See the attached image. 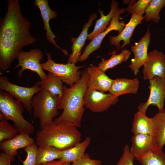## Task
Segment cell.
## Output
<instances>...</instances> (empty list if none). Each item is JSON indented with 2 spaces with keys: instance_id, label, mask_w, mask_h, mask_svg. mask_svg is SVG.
<instances>
[{
  "instance_id": "obj_1",
  "label": "cell",
  "mask_w": 165,
  "mask_h": 165,
  "mask_svg": "<svg viewBox=\"0 0 165 165\" xmlns=\"http://www.w3.org/2000/svg\"><path fill=\"white\" fill-rule=\"evenodd\" d=\"M7 11L0 19V72L7 70L23 48L35 43L31 23L23 15L18 0H8Z\"/></svg>"
},
{
  "instance_id": "obj_2",
  "label": "cell",
  "mask_w": 165,
  "mask_h": 165,
  "mask_svg": "<svg viewBox=\"0 0 165 165\" xmlns=\"http://www.w3.org/2000/svg\"><path fill=\"white\" fill-rule=\"evenodd\" d=\"M89 75L86 70L82 72L78 82L70 88L64 86L63 95L58 102V109H62L61 115L53 120L55 123L66 121L77 127L81 126L85 110L84 97L87 88Z\"/></svg>"
},
{
  "instance_id": "obj_3",
  "label": "cell",
  "mask_w": 165,
  "mask_h": 165,
  "mask_svg": "<svg viewBox=\"0 0 165 165\" xmlns=\"http://www.w3.org/2000/svg\"><path fill=\"white\" fill-rule=\"evenodd\" d=\"M77 128L68 122L53 121L37 131L35 144L38 147L49 145L61 151L67 149L81 142V133Z\"/></svg>"
},
{
  "instance_id": "obj_4",
  "label": "cell",
  "mask_w": 165,
  "mask_h": 165,
  "mask_svg": "<svg viewBox=\"0 0 165 165\" xmlns=\"http://www.w3.org/2000/svg\"><path fill=\"white\" fill-rule=\"evenodd\" d=\"M24 108L23 104L15 99L10 94L0 90V120H12L18 133L30 135L33 133L34 128L33 124L23 116Z\"/></svg>"
},
{
  "instance_id": "obj_5",
  "label": "cell",
  "mask_w": 165,
  "mask_h": 165,
  "mask_svg": "<svg viewBox=\"0 0 165 165\" xmlns=\"http://www.w3.org/2000/svg\"><path fill=\"white\" fill-rule=\"evenodd\" d=\"M58 101L56 96L43 89L33 97V116L39 119L40 129L52 123L53 119L58 114Z\"/></svg>"
},
{
  "instance_id": "obj_6",
  "label": "cell",
  "mask_w": 165,
  "mask_h": 165,
  "mask_svg": "<svg viewBox=\"0 0 165 165\" xmlns=\"http://www.w3.org/2000/svg\"><path fill=\"white\" fill-rule=\"evenodd\" d=\"M46 55V61L41 64L43 70L52 73L70 87L79 81L81 77V72L79 70L83 66H76L68 62L65 64L56 63L52 60L49 53H47Z\"/></svg>"
},
{
  "instance_id": "obj_7",
  "label": "cell",
  "mask_w": 165,
  "mask_h": 165,
  "mask_svg": "<svg viewBox=\"0 0 165 165\" xmlns=\"http://www.w3.org/2000/svg\"><path fill=\"white\" fill-rule=\"evenodd\" d=\"M0 88L10 94L16 101L21 103L31 115L32 111L33 97L34 94L42 89L36 83L31 87L18 86L10 82L7 76H0Z\"/></svg>"
},
{
  "instance_id": "obj_8",
  "label": "cell",
  "mask_w": 165,
  "mask_h": 165,
  "mask_svg": "<svg viewBox=\"0 0 165 165\" xmlns=\"http://www.w3.org/2000/svg\"><path fill=\"white\" fill-rule=\"evenodd\" d=\"M118 101V97L87 88L84 97L85 107L94 113L107 110Z\"/></svg>"
},
{
  "instance_id": "obj_9",
  "label": "cell",
  "mask_w": 165,
  "mask_h": 165,
  "mask_svg": "<svg viewBox=\"0 0 165 165\" xmlns=\"http://www.w3.org/2000/svg\"><path fill=\"white\" fill-rule=\"evenodd\" d=\"M43 57L42 51L38 49H33L28 51H22L17 56L18 64L12 70L21 66V69L18 72L19 78L21 76L24 70L28 69L35 72L39 75L41 80L43 79L46 76L40 63Z\"/></svg>"
},
{
  "instance_id": "obj_10",
  "label": "cell",
  "mask_w": 165,
  "mask_h": 165,
  "mask_svg": "<svg viewBox=\"0 0 165 165\" xmlns=\"http://www.w3.org/2000/svg\"><path fill=\"white\" fill-rule=\"evenodd\" d=\"M149 81V96L145 102L139 105L138 109L139 111L146 113L149 106L152 105L157 107L159 112H165L164 107L165 78L155 76Z\"/></svg>"
},
{
  "instance_id": "obj_11",
  "label": "cell",
  "mask_w": 165,
  "mask_h": 165,
  "mask_svg": "<svg viewBox=\"0 0 165 165\" xmlns=\"http://www.w3.org/2000/svg\"><path fill=\"white\" fill-rule=\"evenodd\" d=\"M126 11L124 8L121 9L119 12L112 20L109 25L104 31L95 36L85 47L83 53L81 55L79 61L82 62L86 60L93 52L100 47L102 41L105 36L112 30L117 31L119 34L124 28L125 24L123 21H119L121 14Z\"/></svg>"
},
{
  "instance_id": "obj_12",
  "label": "cell",
  "mask_w": 165,
  "mask_h": 165,
  "mask_svg": "<svg viewBox=\"0 0 165 165\" xmlns=\"http://www.w3.org/2000/svg\"><path fill=\"white\" fill-rule=\"evenodd\" d=\"M143 65L144 79L149 80L155 76L165 78V55L162 52L156 50L150 52Z\"/></svg>"
},
{
  "instance_id": "obj_13",
  "label": "cell",
  "mask_w": 165,
  "mask_h": 165,
  "mask_svg": "<svg viewBox=\"0 0 165 165\" xmlns=\"http://www.w3.org/2000/svg\"><path fill=\"white\" fill-rule=\"evenodd\" d=\"M150 37L151 33L148 29L140 40L131 47L134 57L129 67L135 75L138 74L140 68L148 58V49L150 42Z\"/></svg>"
},
{
  "instance_id": "obj_14",
  "label": "cell",
  "mask_w": 165,
  "mask_h": 165,
  "mask_svg": "<svg viewBox=\"0 0 165 165\" xmlns=\"http://www.w3.org/2000/svg\"><path fill=\"white\" fill-rule=\"evenodd\" d=\"M34 6L38 7L40 10L44 24L43 29L46 31L45 35L47 41L56 48L60 49L66 55L68 54L67 51L60 48L56 43L54 39L56 38L55 35L51 29L49 21L56 18L58 16L55 11L51 9L49 5L48 0H35Z\"/></svg>"
},
{
  "instance_id": "obj_15",
  "label": "cell",
  "mask_w": 165,
  "mask_h": 165,
  "mask_svg": "<svg viewBox=\"0 0 165 165\" xmlns=\"http://www.w3.org/2000/svg\"><path fill=\"white\" fill-rule=\"evenodd\" d=\"M89 75L87 87L103 92L109 91L113 79L107 75L98 67L92 65L86 69Z\"/></svg>"
},
{
  "instance_id": "obj_16",
  "label": "cell",
  "mask_w": 165,
  "mask_h": 165,
  "mask_svg": "<svg viewBox=\"0 0 165 165\" xmlns=\"http://www.w3.org/2000/svg\"><path fill=\"white\" fill-rule=\"evenodd\" d=\"M131 143L130 152L135 159L153 151L152 135L145 134H134L131 138Z\"/></svg>"
},
{
  "instance_id": "obj_17",
  "label": "cell",
  "mask_w": 165,
  "mask_h": 165,
  "mask_svg": "<svg viewBox=\"0 0 165 165\" xmlns=\"http://www.w3.org/2000/svg\"><path fill=\"white\" fill-rule=\"evenodd\" d=\"M144 19V16L142 15L132 14L130 21L125 24L122 31L116 36H110L109 41L111 45L119 48L120 42L123 41V43L120 47L123 48L125 46L130 44V39L133 31L138 25L141 24V21Z\"/></svg>"
},
{
  "instance_id": "obj_18",
  "label": "cell",
  "mask_w": 165,
  "mask_h": 165,
  "mask_svg": "<svg viewBox=\"0 0 165 165\" xmlns=\"http://www.w3.org/2000/svg\"><path fill=\"white\" fill-rule=\"evenodd\" d=\"M97 16V15L95 13L92 14L90 16L88 22L84 24L82 31L78 37L71 38V41L72 45L71 49L72 52L69 56L68 62L75 64L79 61L81 56V49L88 37L89 34L88 31L89 28L92 25L93 22Z\"/></svg>"
},
{
  "instance_id": "obj_19",
  "label": "cell",
  "mask_w": 165,
  "mask_h": 165,
  "mask_svg": "<svg viewBox=\"0 0 165 165\" xmlns=\"http://www.w3.org/2000/svg\"><path fill=\"white\" fill-rule=\"evenodd\" d=\"M35 143L34 140L27 134L22 133L13 138L0 143V149L11 155H17V150Z\"/></svg>"
},
{
  "instance_id": "obj_20",
  "label": "cell",
  "mask_w": 165,
  "mask_h": 165,
  "mask_svg": "<svg viewBox=\"0 0 165 165\" xmlns=\"http://www.w3.org/2000/svg\"><path fill=\"white\" fill-rule=\"evenodd\" d=\"M139 85V81L137 78L132 79L118 78L113 79L108 91L112 95L117 97L127 94H136Z\"/></svg>"
},
{
  "instance_id": "obj_21",
  "label": "cell",
  "mask_w": 165,
  "mask_h": 165,
  "mask_svg": "<svg viewBox=\"0 0 165 165\" xmlns=\"http://www.w3.org/2000/svg\"><path fill=\"white\" fill-rule=\"evenodd\" d=\"M121 9L119 8L118 2L114 0L111 2V10L108 14L105 15L103 11L99 9V12L101 15V17L96 20L94 29L89 34L87 39L91 40L96 35L105 30L109 25L112 20L119 12Z\"/></svg>"
},
{
  "instance_id": "obj_22",
  "label": "cell",
  "mask_w": 165,
  "mask_h": 165,
  "mask_svg": "<svg viewBox=\"0 0 165 165\" xmlns=\"http://www.w3.org/2000/svg\"><path fill=\"white\" fill-rule=\"evenodd\" d=\"M152 118L154 121L153 151L161 150L165 145V112H158Z\"/></svg>"
},
{
  "instance_id": "obj_23",
  "label": "cell",
  "mask_w": 165,
  "mask_h": 165,
  "mask_svg": "<svg viewBox=\"0 0 165 165\" xmlns=\"http://www.w3.org/2000/svg\"><path fill=\"white\" fill-rule=\"evenodd\" d=\"M154 121L153 118H149L146 113L138 111L134 115L131 132L134 134H145L153 135Z\"/></svg>"
},
{
  "instance_id": "obj_24",
  "label": "cell",
  "mask_w": 165,
  "mask_h": 165,
  "mask_svg": "<svg viewBox=\"0 0 165 165\" xmlns=\"http://www.w3.org/2000/svg\"><path fill=\"white\" fill-rule=\"evenodd\" d=\"M36 83L42 89L56 96L58 101L62 97L64 90L62 81L52 73L49 72L44 79Z\"/></svg>"
},
{
  "instance_id": "obj_25",
  "label": "cell",
  "mask_w": 165,
  "mask_h": 165,
  "mask_svg": "<svg viewBox=\"0 0 165 165\" xmlns=\"http://www.w3.org/2000/svg\"><path fill=\"white\" fill-rule=\"evenodd\" d=\"M90 141V138L87 137L83 141L70 148L62 151L60 160L64 162L72 163L79 160L85 154V152Z\"/></svg>"
},
{
  "instance_id": "obj_26",
  "label": "cell",
  "mask_w": 165,
  "mask_h": 165,
  "mask_svg": "<svg viewBox=\"0 0 165 165\" xmlns=\"http://www.w3.org/2000/svg\"><path fill=\"white\" fill-rule=\"evenodd\" d=\"M61 151L51 146L38 147L36 165L49 163L57 159L60 160Z\"/></svg>"
},
{
  "instance_id": "obj_27",
  "label": "cell",
  "mask_w": 165,
  "mask_h": 165,
  "mask_svg": "<svg viewBox=\"0 0 165 165\" xmlns=\"http://www.w3.org/2000/svg\"><path fill=\"white\" fill-rule=\"evenodd\" d=\"M131 52L127 50H123L119 54H114L110 57L105 60L102 58L98 67L102 72H105L109 69L112 68L121 64L123 62L126 61L130 57Z\"/></svg>"
},
{
  "instance_id": "obj_28",
  "label": "cell",
  "mask_w": 165,
  "mask_h": 165,
  "mask_svg": "<svg viewBox=\"0 0 165 165\" xmlns=\"http://www.w3.org/2000/svg\"><path fill=\"white\" fill-rule=\"evenodd\" d=\"M164 7H165V0H152L145 11V20L149 22L152 19L155 23H159L160 18V13Z\"/></svg>"
},
{
  "instance_id": "obj_29",
  "label": "cell",
  "mask_w": 165,
  "mask_h": 165,
  "mask_svg": "<svg viewBox=\"0 0 165 165\" xmlns=\"http://www.w3.org/2000/svg\"><path fill=\"white\" fill-rule=\"evenodd\" d=\"M136 159L142 165H165V153L162 150L152 151Z\"/></svg>"
},
{
  "instance_id": "obj_30",
  "label": "cell",
  "mask_w": 165,
  "mask_h": 165,
  "mask_svg": "<svg viewBox=\"0 0 165 165\" xmlns=\"http://www.w3.org/2000/svg\"><path fill=\"white\" fill-rule=\"evenodd\" d=\"M18 133L14 126L7 121L0 122V143L4 140L13 138Z\"/></svg>"
},
{
  "instance_id": "obj_31",
  "label": "cell",
  "mask_w": 165,
  "mask_h": 165,
  "mask_svg": "<svg viewBox=\"0 0 165 165\" xmlns=\"http://www.w3.org/2000/svg\"><path fill=\"white\" fill-rule=\"evenodd\" d=\"M152 0H138L125 9L129 13L142 15Z\"/></svg>"
},
{
  "instance_id": "obj_32",
  "label": "cell",
  "mask_w": 165,
  "mask_h": 165,
  "mask_svg": "<svg viewBox=\"0 0 165 165\" xmlns=\"http://www.w3.org/2000/svg\"><path fill=\"white\" fill-rule=\"evenodd\" d=\"M38 146L35 143L24 148L27 156L25 160L22 161L23 165H36Z\"/></svg>"
},
{
  "instance_id": "obj_33",
  "label": "cell",
  "mask_w": 165,
  "mask_h": 165,
  "mask_svg": "<svg viewBox=\"0 0 165 165\" xmlns=\"http://www.w3.org/2000/svg\"><path fill=\"white\" fill-rule=\"evenodd\" d=\"M134 159L130 153L129 146L126 145L124 147L122 156L116 165H134Z\"/></svg>"
},
{
  "instance_id": "obj_34",
  "label": "cell",
  "mask_w": 165,
  "mask_h": 165,
  "mask_svg": "<svg viewBox=\"0 0 165 165\" xmlns=\"http://www.w3.org/2000/svg\"><path fill=\"white\" fill-rule=\"evenodd\" d=\"M71 165H102L101 161L91 159L88 153H85L79 160L72 163Z\"/></svg>"
},
{
  "instance_id": "obj_35",
  "label": "cell",
  "mask_w": 165,
  "mask_h": 165,
  "mask_svg": "<svg viewBox=\"0 0 165 165\" xmlns=\"http://www.w3.org/2000/svg\"><path fill=\"white\" fill-rule=\"evenodd\" d=\"M15 160V156L4 151L0 153V165H9Z\"/></svg>"
},
{
  "instance_id": "obj_36",
  "label": "cell",
  "mask_w": 165,
  "mask_h": 165,
  "mask_svg": "<svg viewBox=\"0 0 165 165\" xmlns=\"http://www.w3.org/2000/svg\"><path fill=\"white\" fill-rule=\"evenodd\" d=\"M64 162L59 160H54L49 163L41 164L38 165H62Z\"/></svg>"
},
{
  "instance_id": "obj_37",
  "label": "cell",
  "mask_w": 165,
  "mask_h": 165,
  "mask_svg": "<svg viewBox=\"0 0 165 165\" xmlns=\"http://www.w3.org/2000/svg\"><path fill=\"white\" fill-rule=\"evenodd\" d=\"M62 165H71V163L68 162H64Z\"/></svg>"
}]
</instances>
